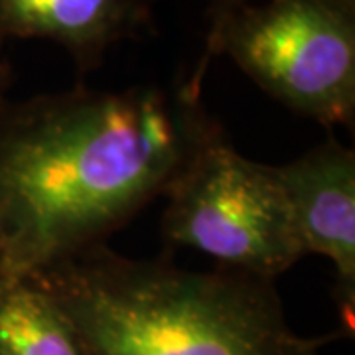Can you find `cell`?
<instances>
[{"instance_id":"6da1fadb","label":"cell","mask_w":355,"mask_h":355,"mask_svg":"<svg viewBox=\"0 0 355 355\" xmlns=\"http://www.w3.org/2000/svg\"><path fill=\"white\" fill-rule=\"evenodd\" d=\"M205 67L172 89L64 93L0 111V277L34 279L125 227L211 139Z\"/></svg>"},{"instance_id":"7a4b0ae2","label":"cell","mask_w":355,"mask_h":355,"mask_svg":"<svg viewBox=\"0 0 355 355\" xmlns=\"http://www.w3.org/2000/svg\"><path fill=\"white\" fill-rule=\"evenodd\" d=\"M87 355H320L336 334L292 330L275 280L219 266L188 270L93 247L34 277Z\"/></svg>"},{"instance_id":"8992f818","label":"cell","mask_w":355,"mask_h":355,"mask_svg":"<svg viewBox=\"0 0 355 355\" xmlns=\"http://www.w3.org/2000/svg\"><path fill=\"white\" fill-rule=\"evenodd\" d=\"M158 0H0V44L50 40L64 48L83 76L105 53L140 38L153 24Z\"/></svg>"},{"instance_id":"5b68a950","label":"cell","mask_w":355,"mask_h":355,"mask_svg":"<svg viewBox=\"0 0 355 355\" xmlns=\"http://www.w3.org/2000/svg\"><path fill=\"white\" fill-rule=\"evenodd\" d=\"M291 203L306 254L334 263V300L342 318V336L355 326V154L336 137L300 158L275 166Z\"/></svg>"},{"instance_id":"9c48e42d","label":"cell","mask_w":355,"mask_h":355,"mask_svg":"<svg viewBox=\"0 0 355 355\" xmlns=\"http://www.w3.org/2000/svg\"><path fill=\"white\" fill-rule=\"evenodd\" d=\"M14 81V71L8 62H0V111L6 103L10 101L8 99V91L12 87Z\"/></svg>"},{"instance_id":"52a82bcc","label":"cell","mask_w":355,"mask_h":355,"mask_svg":"<svg viewBox=\"0 0 355 355\" xmlns=\"http://www.w3.org/2000/svg\"><path fill=\"white\" fill-rule=\"evenodd\" d=\"M0 355H87L76 326L30 279L0 277Z\"/></svg>"},{"instance_id":"3957f363","label":"cell","mask_w":355,"mask_h":355,"mask_svg":"<svg viewBox=\"0 0 355 355\" xmlns=\"http://www.w3.org/2000/svg\"><path fill=\"white\" fill-rule=\"evenodd\" d=\"M217 55L296 114L354 128L355 14L326 0L249 2L205 36L200 64Z\"/></svg>"},{"instance_id":"30bf717a","label":"cell","mask_w":355,"mask_h":355,"mask_svg":"<svg viewBox=\"0 0 355 355\" xmlns=\"http://www.w3.org/2000/svg\"><path fill=\"white\" fill-rule=\"evenodd\" d=\"M326 2H330V4H334V6L342 8V10H345V12L355 14V0H326Z\"/></svg>"},{"instance_id":"277c9868","label":"cell","mask_w":355,"mask_h":355,"mask_svg":"<svg viewBox=\"0 0 355 355\" xmlns=\"http://www.w3.org/2000/svg\"><path fill=\"white\" fill-rule=\"evenodd\" d=\"M162 237L170 251L190 247L223 268L277 280L304 245L275 166L239 154L221 132L164 191Z\"/></svg>"},{"instance_id":"ba28073f","label":"cell","mask_w":355,"mask_h":355,"mask_svg":"<svg viewBox=\"0 0 355 355\" xmlns=\"http://www.w3.org/2000/svg\"><path fill=\"white\" fill-rule=\"evenodd\" d=\"M209 6H207V16H209V32L217 30L221 22L227 18L229 14H233L235 10H239L241 6L249 4L251 0H207Z\"/></svg>"}]
</instances>
